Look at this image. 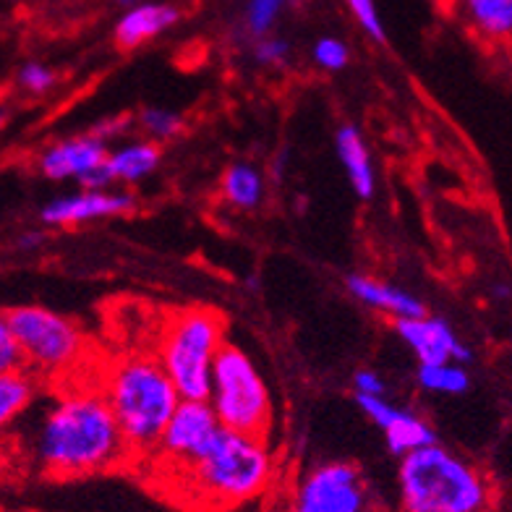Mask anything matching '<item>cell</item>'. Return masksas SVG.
<instances>
[{
	"label": "cell",
	"mask_w": 512,
	"mask_h": 512,
	"mask_svg": "<svg viewBox=\"0 0 512 512\" xmlns=\"http://www.w3.org/2000/svg\"><path fill=\"white\" fill-rule=\"evenodd\" d=\"M29 452L42 471L74 479L108 471L128 460L113 413L100 390H68L50 400L34 418Z\"/></svg>",
	"instance_id": "1"
},
{
	"label": "cell",
	"mask_w": 512,
	"mask_h": 512,
	"mask_svg": "<svg viewBox=\"0 0 512 512\" xmlns=\"http://www.w3.org/2000/svg\"><path fill=\"white\" fill-rule=\"evenodd\" d=\"M102 398L113 413L123 445L131 455H152L181 403V395L152 353H131L110 366Z\"/></svg>",
	"instance_id": "2"
},
{
	"label": "cell",
	"mask_w": 512,
	"mask_h": 512,
	"mask_svg": "<svg viewBox=\"0 0 512 512\" xmlns=\"http://www.w3.org/2000/svg\"><path fill=\"white\" fill-rule=\"evenodd\" d=\"M398 494L403 512H486L492 481L465 455L432 442L400 458Z\"/></svg>",
	"instance_id": "3"
},
{
	"label": "cell",
	"mask_w": 512,
	"mask_h": 512,
	"mask_svg": "<svg viewBox=\"0 0 512 512\" xmlns=\"http://www.w3.org/2000/svg\"><path fill=\"white\" fill-rule=\"evenodd\" d=\"M275 458L267 439L220 429L202 458L173 479L194 502L209 507H233L259 497L272 484Z\"/></svg>",
	"instance_id": "4"
},
{
	"label": "cell",
	"mask_w": 512,
	"mask_h": 512,
	"mask_svg": "<svg viewBox=\"0 0 512 512\" xmlns=\"http://www.w3.org/2000/svg\"><path fill=\"white\" fill-rule=\"evenodd\" d=\"M223 343V319L204 306L176 311L162 324L155 358L181 400H207L212 366Z\"/></svg>",
	"instance_id": "5"
},
{
	"label": "cell",
	"mask_w": 512,
	"mask_h": 512,
	"mask_svg": "<svg viewBox=\"0 0 512 512\" xmlns=\"http://www.w3.org/2000/svg\"><path fill=\"white\" fill-rule=\"evenodd\" d=\"M207 405L215 413L217 424L228 432L251 434L267 439L272 429L270 387L264 382L262 371L256 369L254 358L241 351L236 343L225 340L212 366Z\"/></svg>",
	"instance_id": "6"
},
{
	"label": "cell",
	"mask_w": 512,
	"mask_h": 512,
	"mask_svg": "<svg viewBox=\"0 0 512 512\" xmlns=\"http://www.w3.org/2000/svg\"><path fill=\"white\" fill-rule=\"evenodd\" d=\"M8 327L19 345L24 369L58 377L74 369L87 351V340L74 319L45 306H16L6 311Z\"/></svg>",
	"instance_id": "7"
},
{
	"label": "cell",
	"mask_w": 512,
	"mask_h": 512,
	"mask_svg": "<svg viewBox=\"0 0 512 512\" xmlns=\"http://www.w3.org/2000/svg\"><path fill=\"white\" fill-rule=\"evenodd\" d=\"M288 512H371V486L356 463H317L298 476Z\"/></svg>",
	"instance_id": "8"
},
{
	"label": "cell",
	"mask_w": 512,
	"mask_h": 512,
	"mask_svg": "<svg viewBox=\"0 0 512 512\" xmlns=\"http://www.w3.org/2000/svg\"><path fill=\"white\" fill-rule=\"evenodd\" d=\"M220 429L223 426L217 424L207 400H181L170 416L168 426L162 429L160 442L149 460L176 476L183 468H189L194 460L202 458L220 434Z\"/></svg>",
	"instance_id": "9"
},
{
	"label": "cell",
	"mask_w": 512,
	"mask_h": 512,
	"mask_svg": "<svg viewBox=\"0 0 512 512\" xmlns=\"http://www.w3.org/2000/svg\"><path fill=\"white\" fill-rule=\"evenodd\" d=\"M108 142L97 134H79L50 144L37 165L48 181H76L81 189L105 191L113 186L108 170Z\"/></svg>",
	"instance_id": "10"
},
{
	"label": "cell",
	"mask_w": 512,
	"mask_h": 512,
	"mask_svg": "<svg viewBox=\"0 0 512 512\" xmlns=\"http://www.w3.org/2000/svg\"><path fill=\"white\" fill-rule=\"evenodd\" d=\"M395 332L408 345V351L416 356L418 366H437V364H471L473 351L452 330V324L442 317H424L416 319H395Z\"/></svg>",
	"instance_id": "11"
},
{
	"label": "cell",
	"mask_w": 512,
	"mask_h": 512,
	"mask_svg": "<svg viewBox=\"0 0 512 512\" xmlns=\"http://www.w3.org/2000/svg\"><path fill=\"white\" fill-rule=\"evenodd\" d=\"M356 403L371 424L384 434L387 450L398 458L437 442L432 424L408 408H398L387 398H366V395H356Z\"/></svg>",
	"instance_id": "12"
},
{
	"label": "cell",
	"mask_w": 512,
	"mask_h": 512,
	"mask_svg": "<svg viewBox=\"0 0 512 512\" xmlns=\"http://www.w3.org/2000/svg\"><path fill=\"white\" fill-rule=\"evenodd\" d=\"M134 196L126 191H95L81 189L76 194L58 196L40 209V220L50 228H68V225L95 223L108 217H123L134 212Z\"/></svg>",
	"instance_id": "13"
},
{
	"label": "cell",
	"mask_w": 512,
	"mask_h": 512,
	"mask_svg": "<svg viewBox=\"0 0 512 512\" xmlns=\"http://www.w3.org/2000/svg\"><path fill=\"white\" fill-rule=\"evenodd\" d=\"M178 21H181L178 6L168 0H144L123 8L121 19L115 21L113 37L123 50H136L176 27Z\"/></svg>",
	"instance_id": "14"
},
{
	"label": "cell",
	"mask_w": 512,
	"mask_h": 512,
	"mask_svg": "<svg viewBox=\"0 0 512 512\" xmlns=\"http://www.w3.org/2000/svg\"><path fill=\"white\" fill-rule=\"evenodd\" d=\"M345 288L366 309H374L379 314H390L395 319H416L429 314L424 301L413 296L411 290L384 283V280H377V277L371 275H358V272L356 275H348Z\"/></svg>",
	"instance_id": "15"
},
{
	"label": "cell",
	"mask_w": 512,
	"mask_h": 512,
	"mask_svg": "<svg viewBox=\"0 0 512 512\" xmlns=\"http://www.w3.org/2000/svg\"><path fill=\"white\" fill-rule=\"evenodd\" d=\"M335 152L358 199H371L377 191V173H374V160H371L369 144H366L361 128L353 123L337 128Z\"/></svg>",
	"instance_id": "16"
},
{
	"label": "cell",
	"mask_w": 512,
	"mask_h": 512,
	"mask_svg": "<svg viewBox=\"0 0 512 512\" xmlns=\"http://www.w3.org/2000/svg\"><path fill=\"white\" fill-rule=\"evenodd\" d=\"M463 24L479 40L502 45L512 34V0H455Z\"/></svg>",
	"instance_id": "17"
},
{
	"label": "cell",
	"mask_w": 512,
	"mask_h": 512,
	"mask_svg": "<svg viewBox=\"0 0 512 512\" xmlns=\"http://www.w3.org/2000/svg\"><path fill=\"white\" fill-rule=\"evenodd\" d=\"M160 144L139 139L108 152V170L113 183H139L160 168Z\"/></svg>",
	"instance_id": "18"
},
{
	"label": "cell",
	"mask_w": 512,
	"mask_h": 512,
	"mask_svg": "<svg viewBox=\"0 0 512 512\" xmlns=\"http://www.w3.org/2000/svg\"><path fill=\"white\" fill-rule=\"evenodd\" d=\"M37 390H40V382L32 371L19 369L11 374H0V434L32 408Z\"/></svg>",
	"instance_id": "19"
},
{
	"label": "cell",
	"mask_w": 512,
	"mask_h": 512,
	"mask_svg": "<svg viewBox=\"0 0 512 512\" xmlns=\"http://www.w3.org/2000/svg\"><path fill=\"white\" fill-rule=\"evenodd\" d=\"M223 199L230 207L251 212L264 202V173L254 162H233L223 176Z\"/></svg>",
	"instance_id": "20"
},
{
	"label": "cell",
	"mask_w": 512,
	"mask_h": 512,
	"mask_svg": "<svg viewBox=\"0 0 512 512\" xmlns=\"http://www.w3.org/2000/svg\"><path fill=\"white\" fill-rule=\"evenodd\" d=\"M293 6L296 0H241V11H238L241 34L251 42L275 34V27Z\"/></svg>",
	"instance_id": "21"
},
{
	"label": "cell",
	"mask_w": 512,
	"mask_h": 512,
	"mask_svg": "<svg viewBox=\"0 0 512 512\" xmlns=\"http://www.w3.org/2000/svg\"><path fill=\"white\" fill-rule=\"evenodd\" d=\"M418 387L434 395H463L471 390V374L460 364L418 366Z\"/></svg>",
	"instance_id": "22"
},
{
	"label": "cell",
	"mask_w": 512,
	"mask_h": 512,
	"mask_svg": "<svg viewBox=\"0 0 512 512\" xmlns=\"http://www.w3.org/2000/svg\"><path fill=\"white\" fill-rule=\"evenodd\" d=\"M139 128H142V134L147 136V142H173L178 139L183 131V118L181 113L170 108H144L139 113Z\"/></svg>",
	"instance_id": "23"
},
{
	"label": "cell",
	"mask_w": 512,
	"mask_h": 512,
	"mask_svg": "<svg viewBox=\"0 0 512 512\" xmlns=\"http://www.w3.org/2000/svg\"><path fill=\"white\" fill-rule=\"evenodd\" d=\"M311 61L317 63L322 71H343L348 63H351V48L348 42L340 40V37H319L314 45H311Z\"/></svg>",
	"instance_id": "24"
},
{
	"label": "cell",
	"mask_w": 512,
	"mask_h": 512,
	"mask_svg": "<svg viewBox=\"0 0 512 512\" xmlns=\"http://www.w3.org/2000/svg\"><path fill=\"white\" fill-rule=\"evenodd\" d=\"M16 84H19L27 95L40 97V95H48L50 89L58 84V74H55L48 63L27 61L19 68V74H16Z\"/></svg>",
	"instance_id": "25"
},
{
	"label": "cell",
	"mask_w": 512,
	"mask_h": 512,
	"mask_svg": "<svg viewBox=\"0 0 512 512\" xmlns=\"http://www.w3.org/2000/svg\"><path fill=\"white\" fill-rule=\"evenodd\" d=\"M251 53H254V61L259 66L267 68H280L290 61V42L285 40L283 34H267V37H259V40L251 42Z\"/></svg>",
	"instance_id": "26"
},
{
	"label": "cell",
	"mask_w": 512,
	"mask_h": 512,
	"mask_svg": "<svg viewBox=\"0 0 512 512\" xmlns=\"http://www.w3.org/2000/svg\"><path fill=\"white\" fill-rule=\"evenodd\" d=\"M348 8H351L353 19L358 21V27L364 29L374 42L387 40V32H384L382 16H379V8L374 0H345Z\"/></svg>",
	"instance_id": "27"
},
{
	"label": "cell",
	"mask_w": 512,
	"mask_h": 512,
	"mask_svg": "<svg viewBox=\"0 0 512 512\" xmlns=\"http://www.w3.org/2000/svg\"><path fill=\"white\" fill-rule=\"evenodd\" d=\"M19 369H24V358L14 340V332L8 327L6 311L0 309V374H11Z\"/></svg>",
	"instance_id": "28"
},
{
	"label": "cell",
	"mask_w": 512,
	"mask_h": 512,
	"mask_svg": "<svg viewBox=\"0 0 512 512\" xmlns=\"http://www.w3.org/2000/svg\"><path fill=\"white\" fill-rule=\"evenodd\" d=\"M353 387L356 395H366V398H387V382L382 374L374 369H358L353 374Z\"/></svg>",
	"instance_id": "29"
},
{
	"label": "cell",
	"mask_w": 512,
	"mask_h": 512,
	"mask_svg": "<svg viewBox=\"0 0 512 512\" xmlns=\"http://www.w3.org/2000/svg\"><path fill=\"white\" fill-rule=\"evenodd\" d=\"M42 241H45V238H42V233H29V236H21L19 249H34V246H40Z\"/></svg>",
	"instance_id": "30"
},
{
	"label": "cell",
	"mask_w": 512,
	"mask_h": 512,
	"mask_svg": "<svg viewBox=\"0 0 512 512\" xmlns=\"http://www.w3.org/2000/svg\"><path fill=\"white\" fill-rule=\"evenodd\" d=\"M494 296H497V298H510V285H497V288H494Z\"/></svg>",
	"instance_id": "31"
},
{
	"label": "cell",
	"mask_w": 512,
	"mask_h": 512,
	"mask_svg": "<svg viewBox=\"0 0 512 512\" xmlns=\"http://www.w3.org/2000/svg\"><path fill=\"white\" fill-rule=\"evenodd\" d=\"M113 3H118L121 8H128L134 6V3H144V0H113Z\"/></svg>",
	"instance_id": "32"
},
{
	"label": "cell",
	"mask_w": 512,
	"mask_h": 512,
	"mask_svg": "<svg viewBox=\"0 0 512 512\" xmlns=\"http://www.w3.org/2000/svg\"><path fill=\"white\" fill-rule=\"evenodd\" d=\"M6 123H8V110L0 108V131H3V128H6Z\"/></svg>",
	"instance_id": "33"
},
{
	"label": "cell",
	"mask_w": 512,
	"mask_h": 512,
	"mask_svg": "<svg viewBox=\"0 0 512 512\" xmlns=\"http://www.w3.org/2000/svg\"><path fill=\"white\" fill-rule=\"evenodd\" d=\"M11 3H19V0H11Z\"/></svg>",
	"instance_id": "34"
}]
</instances>
